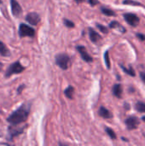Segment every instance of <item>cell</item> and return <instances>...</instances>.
Masks as SVG:
<instances>
[{
    "instance_id": "obj_20",
    "label": "cell",
    "mask_w": 145,
    "mask_h": 146,
    "mask_svg": "<svg viewBox=\"0 0 145 146\" xmlns=\"http://www.w3.org/2000/svg\"><path fill=\"white\" fill-rule=\"evenodd\" d=\"M105 131H106V133H108V135H109L111 139H116V134H115V133L114 132L113 129H111V128H109V127H106V128H105Z\"/></svg>"
},
{
    "instance_id": "obj_29",
    "label": "cell",
    "mask_w": 145,
    "mask_h": 146,
    "mask_svg": "<svg viewBox=\"0 0 145 146\" xmlns=\"http://www.w3.org/2000/svg\"><path fill=\"white\" fill-rule=\"evenodd\" d=\"M3 64L0 62V72L2 71V69H3Z\"/></svg>"
},
{
    "instance_id": "obj_10",
    "label": "cell",
    "mask_w": 145,
    "mask_h": 146,
    "mask_svg": "<svg viewBox=\"0 0 145 146\" xmlns=\"http://www.w3.org/2000/svg\"><path fill=\"white\" fill-rule=\"evenodd\" d=\"M77 50L79 51V53L80 54L82 59L86 62H91L93 61L91 56L90 54H88V52L86 51V49L84 46H77Z\"/></svg>"
},
{
    "instance_id": "obj_15",
    "label": "cell",
    "mask_w": 145,
    "mask_h": 146,
    "mask_svg": "<svg viewBox=\"0 0 145 146\" xmlns=\"http://www.w3.org/2000/svg\"><path fill=\"white\" fill-rule=\"evenodd\" d=\"M73 93H74V89L73 86H68L65 91H64V94L65 96L68 98V99H73Z\"/></svg>"
},
{
    "instance_id": "obj_4",
    "label": "cell",
    "mask_w": 145,
    "mask_h": 146,
    "mask_svg": "<svg viewBox=\"0 0 145 146\" xmlns=\"http://www.w3.org/2000/svg\"><path fill=\"white\" fill-rule=\"evenodd\" d=\"M19 36L21 38H24V37H30L32 38L35 35V30L30 27L29 25L26 24V23H21L19 26Z\"/></svg>"
},
{
    "instance_id": "obj_12",
    "label": "cell",
    "mask_w": 145,
    "mask_h": 146,
    "mask_svg": "<svg viewBox=\"0 0 145 146\" xmlns=\"http://www.w3.org/2000/svg\"><path fill=\"white\" fill-rule=\"evenodd\" d=\"M89 36H90V39L93 43H97L101 39V36L93 28H89Z\"/></svg>"
},
{
    "instance_id": "obj_13",
    "label": "cell",
    "mask_w": 145,
    "mask_h": 146,
    "mask_svg": "<svg viewBox=\"0 0 145 146\" xmlns=\"http://www.w3.org/2000/svg\"><path fill=\"white\" fill-rule=\"evenodd\" d=\"M98 112H99V115L101 117L104 118V119H110V118L113 117L112 113L109 110H107L106 108H104L103 106L99 109V111Z\"/></svg>"
},
{
    "instance_id": "obj_21",
    "label": "cell",
    "mask_w": 145,
    "mask_h": 146,
    "mask_svg": "<svg viewBox=\"0 0 145 146\" xmlns=\"http://www.w3.org/2000/svg\"><path fill=\"white\" fill-rule=\"evenodd\" d=\"M104 60H105V63L108 68H110L111 65H110V60H109V51H106L104 53Z\"/></svg>"
},
{
    "instance_id": "obj_5",
    "label": "cell",
    "mask_w": 145,
    "mask_h": 146,
    "mask_svg": "<svg viewBox=\"0 0 145 146\" xmlns=\"http://www.w3.org/2000/svg\"><path fill=\"white\" fill-rule=\"evenodd\" d=\"M56 63L62 69L66 70L68 68V67L70 65V57L65 53L58 54L56 56Z\"/></svg>"
},
{
    "instance_id": "obj_25",
    "label": "cell",
    "mask_w": 145,
    "mask_h": 146,
    "mask_svg": "<svg viewBox=\"0 0 145 146\" xmlns=\"http://www.w3.org/2000/svg\"><path fill=\"white\" fill-rule=\"evenodd\" d=\"M25 87H26V86L24 85V84H22V85H21L18 88H17V94L18 95H20L21 92H22V91H23V89H25Z\"/></svg>"
},
{
    "instance_id": "obj_3",
    "label": "cell",
    "mask_w": 145,
    "mask_h": 146,
    "mask_svg": "<svg viewBox=\"0 0 145 146\" xmlns=\"http://www.w3.org/2000/svg\"><path fill=\"white\" fill-rule=\"evenodd\" d=\"M26 127H19L18 125H10L9 127H8V136H7V140L8 141H13V139L22 134L23 132H24V129H25Z\"/></svg>"
},
{
    "instance_id": "obj_30",
    "label": "cell",
    "mask_w": 145,
    "mask_h": 146,
    "mask_svg": "<svg viewBox=\"0 0 145 146\" xmlns=\"http://www.w3.org/2000/svg\"><path fill=\"white\" fill-rule=\"evenodd\" d=\"M76 3H82V2H84L85 0H74Z\"/></svg>"
},
{
    "instance_id": "obj_16",
    "label": "cell",
    "mask_w": 145,
    "mask_h": 146,
    "mask_svg": "<svg viewBox=\"0 0 145 146\" xmlns=\"http://www.w3.org/2000/svg\"><path fill=\"white\" fill-rule=\"evenodd\" d=\"M109 27H110V28H120L121 31L122 33H125V32H126V28L123 27H122L119 22H117V21H112V22L109 24Z\"/></svg>"
},
{
    "instance_id": "obj_24",
    "label": "cell",
    "mask_w": 145,
    "mask_h": 146,
    "mask_svg": "<svg viewBox=\"0 0 145 146\" xmlns=\"http://www.w3.org/2000/svg\"><path fill=\"white\" fill-rule=\"evenodd\" d=\"M64 23H65V25L68 27H74V23L73 22V21H69V20H64Z\"/></svg>"
},
{
    "instance_id": "obj_9",
    "label": "cell",
    "mask_w": 145,
    "mask_h": 146,
    "mask_svg": "<svg viewBox=\"0 0 145 146\" xmlns=\"http://www.w3.org/2000/svg\"><path fill=\"white\" fill-rule=\"evenodd\" d=\"M126 125L129 130L136 129L139 125V120L136 116H129L126 120Z\"/></svg>"
},
{
    "instance_id": "obj_26",
    "label": "cell",
    "mask_w": 145,
    "mask_h": 146,
    "mask_svg": "<svg viewBox=\"0 0 145 146\" xmlns=\"http://www.w3.org/2000/svg\"><path fill=\"white\" fill-rule=\"evenodd\" d=\"M88 3H89L91 5L94 6V5H97L99 2H98V0H88Z\"/></svg>"
},
{
    "instance_id": "obj_6",
    "label": "cell",
    "mask_w": 145,
    "mask_h": 146,
    "mask_svg": "<svg viewBox=\"0 0 145 146\" xmlns=\"http://www.w3.org/2000/svg\"><path fill=\"white\" fill-rule=\"evenodd\" d=\"M10 7L13 16L15 18L21 17V15H22V8L16 0H10Z\"/></svg>"
},
{
    "instance_id": "obj_7",
    "label": "cell",
    "mask_w": 145,
    "mask_h": 146,
    "mask_svg": "<svg viewBox=\"0 0 145 146\" xmlns=\"http://www.w3.org/2000/svg\"><path fill=\"white\" fill-rule=\"evenodd\" d=\"M124 19L126 20V21L131 25L132 27H137L139 24V18L137 15L135 14H132V13H126L124 15Z\"/></svg>"
},
{
    "instance_id": "obj_2",
    "label": "cell",
    "mask_w": 145,
    "mask_h": 146,
    "mask_svg": "<svg viewBox=\"0 0 145 146\" xmlns=\"http://www.w3.org/2000/svg\"><path fill=\"white\" fill-rule=\"evenodd\" d=\"M25 69H26V68L23 67L19 61L14 62L7 68L5 73H4V77L5 78H9L10 76H12L14 74L22 73Z\"/></svg>"
},
{
    "instance_id": "obj_31",
    "label": "cell",
    "mask_w": 145,
    "mask_h": 146,
    "mask_svg": "<svg viewBox=\"0 0 145 146\" xmlns=\"http://www.w3.org/2000/svg\"><path fill=\"white\" fill-rule=\"evenodd\" d=\"M142 119H143V121H145V116H144V117H143Z\"/></svg>"
},
{
    "instance_id": "obj_28",
    "label": "cell",
    "mask_w": 145,
    "mask_h": 146,
    "mask_svg": "<svg viewBox=\"0 0 145 146\" xmlns=\"http://www.w3.org/2000/svg\"><path fill=\"white\" fill-rule=\"evenodd\" d=\"M140 77H141V79H142V80L144 81L145 83V73L144 72H141L140 73Z\"/></svg>"
},
{
    "instance_id": "obj_17",
    "label": "cell",
    "mask_w": 145,
    "mask_h": 146,
    "mask_svg": "<svg viewBox=\"0 0 145 146\" xmlns=\"http://www.w3.org/2000/svg\"><path fill=\"white\" fill-rule=\"evenodd\" d=\"M101 11H102V13H103L107 16H115V12L110 9H108V8L103 7V8H101Z\"/></svg>"
},
{
    "instance_id": "obj_8",
    "label": "cell",
    "mask_w": 145,
    "mask_h": 146,
    "mask_svg": "<svg viewBox=\"0 0 145 146\" xmlns=\"http://www.w3.org/2000/svg\"><path fill=\"white\" fill-rule=\"evenodd\" d=\"M26 21L32 26H37L40 21V16L36 12H31L26 15Z\"/></svg>"
},
{
    "instance_id": "obj_18",
    "label": "cell",
    "mask_w": 145,
    "mask_h": 146,
    "mask_svg": "<svg viewBox=\"0 0 145 146\" xmlns=\"http://www.w3.org/2000/svg\"><path fill=\"white\" fill-rule=\"evenodd\" d=\"M136 110L139 113H145V104L143 102H138L135 106Z\"/></svg>"
},
{
    "instance_id": "obj_27",
    "label": "cell",
    "mask_w": 145,
    "mask_h": 146,
    "mask_svg": "<svg viewBox=\"0 0 145 146\" xmlns=\"http://www.w3.org/2000/svg\"><path fill=\"white\" fill-rule=\"evenodd\" d=\"M137 37H138L139 39H141V40H145V35L142 34V33H138V34H137Z\"/></svg>"
},
{
    "instance_id": "obj_22",
    "label": "cell",
    "mask_w": 145,
    "mask_h": 146,
    "mask_svg": "<svg viewBox=\"0 0 145 146\" xmlns=\"http://www.w3.org/2000/svg\"><path fill=\"white\" fill-rule=\"evenodd\" d=\"M124 4H129V5H134V6H139L141 5V3H139L138 2L136 1H132V0H125L123 2Z\"/></svg>"
},
{
    "instance_id": "obj_19",
    "label": "cell",
    "mask_w": 145,
    "mask_h": 146,
    "mask_svg": "<svg viewBox=\"0 0 145 146\" xmlns=\"http://www.w3.org/2000/svg\"><path fill=\"white\" fill-rule=\"evenodd\" d=\"M121 68H122L127 74L132 75V76H135V71H134V69H133L132 67H130L129 68H126V67H124V66L121 65Z\"/></svg>"
},
{
    "instance_id": "obj_11",
    "label": "cell",
    "mask_w": 145,
    "mask_h": 146,
    "mask_svg": "<svg viewBox=\"0 0 145 146\" xmlns=\"http://www.w3.org/2000/svg\"><path fill=\"white\" fill-rule=\"evenodd\" d=\"M0 56L3 57H9L11 56L10 50L6 46V44L2 41H0Z\"/></svg>"
},
{
    "instance_id": "obj_14",
    "label": "cell",
    "mask_w": 145,
    "mask_h": 146,
    "mask_svg": "<svg viewBox=\"0 0 145 146\" xmlns=\"http://www.w3.org/2000/svg\"><path fill=\"white\" fill-rule=\"evenodd\" d=\"M122 92H123V89H122V86L120 85V84H115L113 87V93L115 97H117L118 98H121V96H122Z\"/></svg>"
},
{
    "instance_id": "obj_23",
    "label": "cell",
    "mask_w": 145,
    "mask_h": 146,
    "mask_svg": "<svg viewBox=\"0 0 145 146\" xmlns=\"http://www.w3.org/2000/svg\"><path fill=\"white\" fill-rule=\"evenodd\" d=\"M96 26H97V27L102 32V33H109V30H108V28L107 27H105L104 26H103V25H101V24H99V23H97L96 24Z\"/></svg>"
},
{
    "instance_id": "obj_1",
    "label": "cell",
    "mask_w": 145,
    "mask_h": 146,
    "mask_svg": "<svg viewBox=\"0 0 145 146\" xmlns=\"http://www.w3.org/2000/svg\"><path fill=\"white\" fill-rule=\"evenodd\" d=\"M30 110L31 104L28 103H24L8 116L7 121L10 125H20L27 120L30 114Z\"/></svg>"
}]
</instances>
